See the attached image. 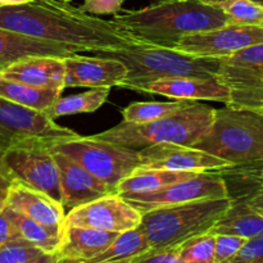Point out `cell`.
Segmentation results:
<instances>
[{"label":"cell","instance_id":"obj_1","mask_svg":"<svg viewBox=\"0 0 263 263\" xmlns=\"http://www.w3.org/2000/svg\"><path fill=\"white\" fill-rule=\"evenodd\" d=\"M0 27L82 51L125 48L136 41L112 20H102L62 0L0 7Z\"/></svg>","mask_w":263,"mask_h":263},{"label":"cell","instance_id":"obj_2","mask_svg":"<svg viewBox=\"0 0 263 263\" xmlns=\"http://www.w3.org/2000/svg\"><path fill=\"white\" fill-rule=\"evenodd\" d=\"M113 22L139 44L172 48L186 35L233 23L213 0H156L113 14Z\"/></svg>","mask_w":263,"mask_h":263},{"label":"cell","instance_id":"obj_3","mask_svg":"<svg viewBox=\"0 0 263 263\" xmlns=\"http://www.w3.org/2000/svg\"><path fill=\"white\" fill-rule=\"evenodd\" d=\"M91 54L122 62L127 68V76L120 87L144 94L146 87L158 80L185 76L217 77L221 64V58L197 57L172 48L139 43Z\"/></svg>","mask_w":263,"mask_h":263},{"label":"cell","instance_id":"obj_4","mask_svg":"<svg viewBox=\"0 0 263 263\" xmlns=\"http://www.w3.org/2000/svg\"><path fill=\"white\" fill-rule=\"evenodd\" d=\"M215 115V108L193 102L189 107L161 120L145 123L122 121L115 127L92 136L136 151L162 143L194 146L208 134Z\"/></svg>","mask_w":263,"mask_h":263},{"label":"cell","instance_id":"obj_5","mask_svg":"<svg viewBox=\"0 0 263 263\" xmlns=\"http://www.w3.org/2000/svg\"><path fill=\"white\" fill-rule=\"evenodd\" d=\"M230 205L229 197L157 208L141 215L138 229L145 236L149 248L177 246L190 238L210 233Z\"/></svg>","mask_w":263,"mask_h":263},{"label":"cell","instance_id":"obj_6","mask_svg":"<svg viewBox=\"0 0 263 263\" xmlns=\"http://www.w3.org/2000/svg\"><path fill=\"white\" fill-rule=\"evenodd\" d=\"M194 148L233 167L263 162V115L230 107L216 109L210 131Z\"/></svg>","mask_w":263,"mask_h":263},{"label":"cell","instance_id":"obj_7","mask_svg":"<svg viewBox=\"0 0 263 263\" xmlns=\"http://www.w3.org/2000/svg\"><path fill=\"white\" fill-rule=\"evenodd\" d=\"M53 151L67 154L94 175L109 189L116 193L117 185L140 167L139 151L94 136H77L51 146Z\"/></svg>","mask_w":263,"mask_h":263},{"label":"cell","instance_id":"obj_8","mask_svg":"<svg viewBox=\"0 0 263 263\" xmlns=\"http://www.w3.org/2000/svg\"><path fill=\"white\" fill-rule=\"evenodd\" d=\"M79 134L59 126L44 113L0 97V151L31 145L54 146Z\"/></svg>","mask_w":263,"mask_h":263},{"label":"cell","instance_id":"obj_9","mask_svg":"<svg viewBox=\"0 0 263 263\" xmlns=\"http://www.w3.org/2000/svg\"><path fill=\"white\" fill-rule=\"evenodd\" d=\"M217 79L230 91L226 107L263 115V44L221 58Z\"/></svg>","mask_w":263,"mask_h":263},{"label":"cell","instance_id":"obj_10","mask_svg":"<svg viewBox=\"0 0 263 263\" xmlns=\"http://www.w3.org/2000/svg\"><path fill=\"white\" fill-rule=\"evenodd\" d=\"M123 199L143 213L157 208L205 199L229 198L225 179L218 171H204L174 182L152 193L122 195Z\"/></svg>","mask_w":263,"mask_h":263},{"label":"cell","instance_id":"obj_11","mask_svg":"<svg viewBox=\"0 0 263 263\" xmlns=\"http://www.w3.org/2000/svg\"><path fill=\"white\" fill-rule=\"evenodd\" d=\"M4 161L13 180L46 193L62 203L61 176L51 146L31 145L5 152Z\"/></svg>","mask_w":263,"mask_h":263},{"label":"cell","instance_id":"obj_12","mask_svg":"<svg viewBox=\"0 0 263 263\" xmlns=\"http://www.w3.org/2000/svg\"><path fill=\"white\" fill-rule=\"evenodd\" d=\"M141 222V213L126 202L122 195L109 193L66 213L63 226L94 229L107 233L135 230Z\"/></svg>","mask_w":263,"mask_h":263},{"label":"cell","instance_id":"obj_13","mask_svg":"<svg viewBox=\"0 0 263 263\" xmlns=\"http://www.w3.org/2000/svg\"><path fill=\"white\" fill-rule=\"evenodd\" d=\"M258 44H263V25L229 23L215 30L184 36L174 49L197 57L223 58Z\"/></svg>","mask_w":263,"mask_h":263},{"label":"cell","instance_id":"obj_14","mask_svg":"<svg viewBox=\"0 0 263 263\" xmlns=\"http://www.w3.org/2000/svg\"><path fill=\"white\" fill-rule=\"evenodd\" d=\"M140 167L136 171L164 170L177 172L220 171L233 167L229 162L189 145L162 143L139 151Z\"/></svg>","mask_w":263,"mask_h":263},{"label":"cell","instance_id":"obj_15","mask_svg":"<svg viewBox=\"0 0 263 263\" xmlns=\"http://www.w3.org/2000/svg\"><path fill=\"white\" fill-rule=\"evenodd\" d=\"M66 67V87H113L120 86L127 76V68L122 62L104 57L71 54L63 58Z\"/></svg>","mask_w":263,"mask_h":263},{"label":"cell","instance_id":"obj_16","mask_svg":"<svg viewBox=\"0 0 263 263\" xmlns=\"http://www.w3.org/2000/svg\"><path fill=\"white\" fill-rule=\"evenodd\" d=\"M51 152L61 176L62 205L64 211L109 194V189L79 162L58 151L51 149Z\"/></svg>","mask_w":263,"mask_h":263},{"label":"cell","instance_id":"obj_17","mask_svg":"<svg viewBox=\"0 0 263 263\" xmlns=\"http://www.w3.org/2000/svg\"><path fill=\"white\" fill-rule=\"evenodd\" d=\"M3 199L8 208L36 222L53 229L63 226L66 211L62 203L18 180H13Z\"/></svg>","mask_w":263,"mask_h":263},{"label":"cell","instance_id":"obj_18","mask_svg":"<svg viewBox=\"0 0 263 263\" xmlns=\"http://www.w3.org/2000/svg\"><path fill=\"white\" fill-rule=\"evenodd\" d=\"M145 94L163 95L175 100H210L225 105L230 102V91L217 77H174L153 82L146 87Z\"/></svg>","mask_w":263,"mask_h":263},{"label":"cell","instance_id":"obj_19","mask_svg":"<svg viewBox=\"0 0 263 263\" xmlns=\"http://www.w3.org/2000/svg\"><path fill=\"white\" fill-rule=\"evenodd\" d=\"M5 79L39 89L63 91L66 67L59 57H31L10 64L0 72Z\"/></svg>","mask_w":263,"mask_h":263},{"label":"cell","instance_id":"obj_20","mask_svg":"<svg viewBox=\"0 0 263 263\" xmlns=\"http://www.w3.org/2000/svg\"><path fill=\"white\" fill-rule=\"evenodd\" d=\"M79 53L74 48L53 41L40 40L0 27V63L7 68L10 64L31 57L66 58Z\"/></svg>","mask_w":263,"mask_h":263},{"label":"cell","instance_id":"obj_21","mask_svg":"<svg viewBox=\"0 0 263 263\" xmlns=\"http://www.w3.org/2000/svg\"><path fill=\"white\" fill-rule=\"evenodd\" d=\"M117 236V233L79 226H62L61 243L57 253L69 262L85 263L107 249Z\"/></svg>","mask_w":263,"mask_h":263},{"label":"cell","instance_id":"obj_22","mask_svg":"<svg viewBox=\"0 0 263 263\" xmlns=\"http://www.w3.org/2000/svg\"><path fill=\"white\" fill-rule=\"evenodd\" d=\"M231 199L263 212V162L220 170Z\"/></svg>","mask_w":263,"mask_h":263},{"label":"cell","instance_id":"obj_23","mask_svg":"<svg viewBox=\"0 0 263 263\" xmlns=\"http://www.w3.org/2000/svg\"><path fill=\"white\" fill-rule=\"evenodd\" d=\"M210 233L239 236L247 240L257 238L263 235V215L241 200L231 199L230 208Z\"/></svg>","mask_w":263,"mask_h":263},{"label":"cell","instance_id":"obj_24","mask_svg":"<svg viewBox=\"0 0 263 263\" xmlns=\"http://www.w3.org/2000/svg\"><path fill=\"white\" fill-rule=\"evenodd\" d=\"M4 211L21 239L28 241L44 253H57L59 243H61L62 229L48 228L43 223L36 222V221L10 210L5 204Z\"/></svg>","mask_w":263,"mask_h":263},{"label":"cell","instance_id":"obj_25","mask_svg":"<svg viewBox=\"0 0 263 263\" xmlns=\"http://www.w3.org/2000/svg\"><path fill=\"white\" fill-rule=\"evenodd\" d=\"M197 174H199V172H177L164 171V170L135 171L117 185L116 194L126 195L156 192V190L162 189L167 185L189 179Z\"/></svg>","mask_w":263,"mask_h":263},{"label":"cell","instance_id":"obj_26","mask_svg":"<svg viewBox=\"0 0 263 263\" xmlns=\"http://www.w3.org/2000/svg\"><path fill=\"white\" fill-rule=\"evenodd\" d=\"M61 91L50 89H39L22 82L5 79L0 74V97L14 104L44 113L61 97Z\"/></svg>","mask_w":263,"mask_h":263},{"label":"cell","instance_id":"obj_27","mask_svg":"<svg viewBox=\"0 0 263 263\" xmlns=\"http://www.w3.org/2000/svg\"><path fill=\"white\" fill-rule=\"evenodd\" d=\"M109 87H97L81 94L59 97L55 102L44 112L46 117L58 118L62 116L81 115V113H92L99 109L109 97Z\"/></svg>","mask_w":263,"mask_h":263},{"label":"cell","instance_id":"obj_28","mask_svg":"<svg viewBox=\"0 0 263 263\" xmlns=\"http://www.w3.org/2000/svg\"><path fill=\"white\" fill-rule=\"evenodd\" d=\"M148 249L149 244L144 234L135 229L118 234L107 249L85 263H128Z\"/></svg>","mask_w":263,"mask_h":263},{"label":"cell","instance_id":"obj_29","mask_svg":"<svg viewBox=\"0 0 263 263\" xmlns=\"http://www.w3.org/2000/svg\"><path fill=\"white\" fill-rule=\"evenodd\" d=\"M189 100H171V102H139L133 103L122 110L123 121L131 123H145L161 120L180 109L189 107Z\"/></svg>","mask_w":263,"mask_h":263},{"label":"cell","instance_id":"obj_30","mask_svg":"<svg viewBox=\"0 0 263 263\" xmlns=\"http://www.w3.org/2000/svg\"><path fill=\"white\" fill-rule=\"evenodd\" d=\"M216 235L205 233L179 244L180 263H215Z\"/></svg>","mask_w":263,"mask_h":263},{"label":"cell","instance_id":"obj_31","mask_svg":"<svg viewBox=\"0 0 263 263\" xmlns=\"http://www.w3.org/2000/svg\"><path fill=\"white\" fill-rule=\"evenodd\" d=\"M233 23L263 25V7L253 0H213Z\"/></svg>","mask_w":263,"mask_h":263},{"label":"cell","instance_id":"obj_32","mask_svg":"<svg viewBox=\"0 0 263 263\" xmlns=\"http://www.w3.org/2000/svg\"><path fill=\"white\" fill-rule=\"evenodd\" d=\"M44 254L23 239H13L0 246V263H27Z\"/></svg>","mask_w":263,"mask_h":263},{"label":"cell","instance_id":"obj_33","mask_svg":"<svg viewBox=\"0 0 263 263\" xmlns=\"http://www.w3.org/2000/svg\"><path fill=\"white\" fill-rule=\"evenodd\" d=\"M247 239L217 234L215 243V263H228L244 246Z\"/></svg>","mask_w":263,"mask_h":263},{"label":"cell","instance_id":"obj_34","mask_svg":"<svg viewBox=\"0 0 263 263\" xmlns=\"http://www.w3.org/2000/svg\"><path fill=\"white\" fill-rule=\"evenodd\" d=\"M128 263H180L179 244L163 248H149Z\"/></svg>","mask_w":263,"mask_h":263},{"label":"cell","instance_id":"obj_35","mask_svg":"<svg viewBox=\"0 0 263 263\" xmlns=\"http://www.w3.org/2000/svg\"><path fill=\"white\" fill-rule=\"evenodd\" d=\"M228 263H263V235L247 240Z\"/></svg>","mask_w":263,"mask_h":263},{"label":"cell","instance_id":"obj_36","mask_svg":"<svg viewBox=\"0 0 263 263\" xmlns=\"http://www.w3.org/2000/svg\"><path fill=\"white\" fill-rule=\"evenodd\" d=\"M125 0H84L80 9L92 15L116 14L122 9Z\"/></svg>","mask_w":263,"mask_h":263},{"label":"cell","instance_id":"obj_37","mask_svg":"<svg viewBox=\"0 0 263 263\" xmlns=\"http://www.w3.org/2000/svg\"><path fill=\"white\" fill-rule=\"evenodd\" d=\"M4 195H0V246L8 243V241L13 240V239H18L17 231H15L14 226L7 217L4 211Z\"/></svg>","mask_w":263,"mask_h":263},{"label":"cell","instance_id":"obj_38","mask_svg":"<svg viewBox=\"0 0 263 263\" xmlns=\"http://www.w3.org/2000/svg\"><path fill=\"white\" fill-rule=\"evenodd\" d=\"M4 151H0V195H4L9 185L12 184L13 179L10 176L9 171L7 168V164L4 161Z\"/></svg>","mask_w":263,"mask_h":263},{"label":"cell","instance_id":"obj_39","mask_svg":"<svg viewBox=\"0 0 263 263\" xmlns=\"http://www.w3.org/2000/svg\"><path fill=\"white\" fill-rule=\"evenodd\" d=\"M27 263H73L69 262L67 259L62 258L58 253H44L41 256H39L37 258L32 259V261L27 262Z\"/></svg>","mask_w":263,"mask_h":263},{"label":"cell","instance_id":"obj_40","mask_svg":"<svg viewBox=\"0 0 263 263\" xmlns=\"http://www.w3.org/2000/svg\"><path fill=\"white\" fill-rule=\"evenodd\" d=\"M32 2V0H0L2 5H12V4H23V3Z\"/></svg>","mask_w":263,"mask_h":263},{"label":"cell","instance_id":"obj_41","mask_svg":"<svg viewBox=\"0 0 263 263\" xmlns=\"http://www.w3.org/2000/svg\"><path fill=\"white\" fill-rule=\"evenodd\" d=\"M254 3H257V4H259V5H262L263 7V0H253Z\"/></svg>","mask_w":263,"mask_h":263},{"label":"cell","instance_id":"obj_42","mask_svg":"<svg viewBox=\"0 0 263 263\" xmlns=\"http://www.w3.org/2000/svg\"><path fill=\"white\" fill-rule=\"evenodd\" d=\"M5 68V67L4 66H3V64L2 63H0V72H2L3 71V69H4Z\"/></svg>","mask_w":263,"mask_h":263},{"label":"cell","instance_id":"obj_43","mask_svg":"<svg viewBox=\"0 0 263 263\" xmlns=\"http://www.w3.org/2000/svg\"><path fill=\"white\" fill-rule=\"evenodd\" d=\"M62 2H66V3H71L72 0H62Z\"/></svg>","mask_w":263,"mask_h":263},{"label":"cell","instance_id":"obj_44","mask_svg":"<svg viewBox=\"0 0 263 263\" xmlns=\"http://www.w3.org/2000/svg\"><path fill=\"white\" fill-rule=\"evenodd\" d=\"M259 213H262V215H263V212H259Z\"/></svg>","mask_w":263,"mask_h":263},{"label":"cell","instance_id":"obj_45","mask_svg":"<svg viewBox=\"0 0 263 263\" xmlns=\"http://www.w3.org/2000/svg\"><path fill=\"white\" fill-rule=\"evenodd\" d=\"M0 7H2V4H0Z\"/></svg>","mask_w":263,"mask_h":263}]
</instances>
